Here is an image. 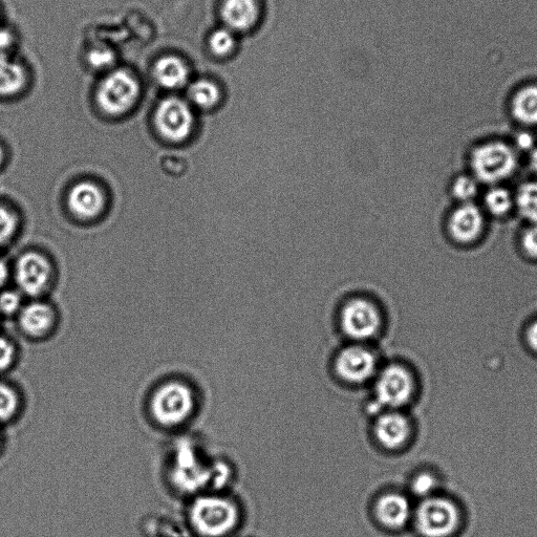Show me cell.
Segmentation results:
<instances>
[{
  "mask_svg": "<svg viewBox=\"0 0 537 537\" xmlns=\"http://www.w3.org/2000/svg\"><path fill=\"white\" fill-rule=\"evenodd\" d=\"M190 521L204 537H224L238 525L239 511L226 499L202 497L193 502Z\"/></svg>",
  "mask_w": 537,
  "mask_h": 537,
  "instance_id": "obj_1",
  "label": "cell"
},
{
  "mask_svg": "<svg viewBox=\"0 0 537 537\" xmlns=\"http://www.w3.org/2000/svg\"><path fill=\"white\" fill-rule=\"evenodd\" d=\"M470 165L477 180L496 184L514 173L518 166V157L509 145L489 142L475 148L470 157Z\"/></svg>",
  "mask_w": 537,
  "mask_h": 537,
  "instance_id": "obj_2",
  "label": "cell"
},
{
  "mask_svg": "<svg viewBox=\"0 0 537 537\" xmlns=\"http://www.w3.org/2000/svg\"><path fill=\"white\" fill-rule=\"evenodd\" d=\"M195 407V397L189 386L170 381L160 386L150 401V411L155 420L164 426L183 424Z\"/></svg>",
  "mask_w": 537,
  "mask_h": 537,
  "instance_id": "obj_3",
  "label": "cell"
},
{
  "mask_svg": "<svg viewBox=\"0 0 537 537\" xmlns=\"http://www.w3.org/2000/svg\"><path fill=\"white\" fill-rule=\"evenodd\" d=\"M380 307L369 296H352L340 309V326L347 336L356 340L370 339L382 327Z\"/></svg>",
  "mask_w": 537,
  "mask_h": 537,
  "instance_id": "obj_4",
  "label": "cell"
},
{
  "mask_svg": "<svg viewBox=\"0 0 537 537\" xmlns=\"http://www.w3.org/2000/svg\"><path fill=\"white\" fill-rule=\"evenodd\" d=\"M140 96V84L130 72L117 70L107 75L98 90V103L110 115L130 111Z\"/></svg>",
  "mask_w": 537,
  "mask_h": 537,
  "instance_id": "obj_5",
  "label": "cell"
},
{
  "mask_svg": "<svg viewBox=\"0 0 537 537\" xmlns=\"http://www.w3.org/2000/svg\"><path fill=\"white\" fill-rule=\"evenodd\" d=\"M459 524V510L448 500L428 499L418 508L416 527L423 537H450Z\"/></svg>",
  "mask_w": 537,
  "mask_h": 537,
  "instance_id": "obj_6",
  "label": "cell"
},
{
  "mask_svg": "<svg viewBox=\"0 0 537 537\" xmlns=\"http://www.w3.org/2000/svg\"><path fill=\"white\" fill-rule=\"evenodd\" d=\"M193 121L189 104L180 98H167L158 106L156 125L160 134L168 140L179 142L186 139Z\"/></svg>",
  "mask_w": 537,
  "mask_h": 537,
  "instance_id": "obj_7",
  "label": "cell"
},
{
  "mask_svg": "<svg viewBox=\"0 0 537 537\" xmlns=\"http://www.w3.org/2000/svg\"><path fill=\"white\" fill-rule=\"evenodd\" d=\"M414 392V381L400 365H391L378 378L377 402L380 406L398 407L408 402Z\"/></svg>",
  "mask_w": 537,
  "mask_h": 537,
  "instance_id": "obj_8",
  "label": "cell"
},
{
  "mask_svg": "<svg viewBox=\"0 0 537 537\" xmlns=\"http://www.w3.org/2000/svg\"><path fill=\"white\" fill-rule=\"evenodd\" d=\"M16 282L28 295H38L49 283L51 267L44 256L27 253L20 257L15 269Z\"/></svg>",
  "mask_w": 537,
  "mask_h": 537,
  "instance_id": "obj_9",
  "label": "cell"
},
{
  "mask_svg": "<svg viewBox=\"0 0 537 537\" xmlns=\"http://www.w3.org/2000/svg\"><path fill=\"white\" fill-rule=\"evenodd\" d=\"M174 480L184 491H193L211 477V472L202 466L195 449L189 444H182L177 450Z\"/></svg>",
  "mask_w": 537,
  "mask_h": 537,
  "instance_id": "obj_10",
  "label": "cell"
},
{
  "mask_svg": "<svg viewBox=\"0 0 537 537\" xmlns=\"http://www.w3.org/2000/svg\"><path fill=\"white\" fill-rule=\"evenodd\" d=\"M336 370L342 379L354 383L364 382L374 375L376 359L368 350L351 347L339 354Z\"/></svg>",
  "mask_w": 537,
  "mask_h": 537,
  "instance_id": "obj_11",
  "label": "cell"
},
{
  "mask_svg": "<svg viewBox=\"0 0 537 537\" xmlns=\"http://www.w3.org/2000/svg\"><path fill=\"white\" fill-rule=\"evenodd\" d=\"M484 216L474 203H465L451 214L448 228L451 236L459 243L474 242L484 229Z\"/></svg>",
  "mask_w": 537,
  "mask_h": 537,
  "instance_id": "obj_12",
  "label": "cell"
},
{
  "mask_svg": "<svg viewBox=\"0 0 537 537\" xmlns=\"http://www.w3.org/2000/svg\"><path fill=\"white\" fill-rule=\"evenodd\" d=\"M69 205L79 218H95L104 207L103 193L92 183H80L71 190Z\"/></svg>",
  "mask_w": 537,
  "mask_h": 537,
  "instance_id": "obj_13",
  "label": "cell"
},
{
  "mask_svg": "<svg viewBox=\"0 0 537 537\" xmlns=\"http://www.w3.org/2000/svg\"><path fill=\"white\" fill-rule=\"evenodd\" d=\"M257 0H225L222 17L226 28L233 32L246 31L259 19Z\"/></svg>",
  "mask_w": 537,
  "mask_h": 537,
  "instance_id": "obj_14",
  "label": "cell"
},
{
  "mask_svg": "<svg viewBox=\"0 0 537 537\" xmlns=\"http://www.w3.org/2000/svg\"><path fill=\"white\" fill-rule=\"evenodd\" d=\"M154 76L162 88L179 90L186 87L190 72L187 63L180 57L165 56L157 61Z\"/></svg>",
  "mask_w": 537,
  "mask_h": 537,
  "instance_id": "obj_15",
  "label": "cell"
},
{
  "mask_svg": "<svg viewBox=\"0 0 537 537\" xmlns=\"http://www.w3.org/2000/svg\"><path fill=\"white\" fill-rule=\"evenodd\" d=\"M376 515L384 527L398 530L410 520L411 507L399 494H388L377 503Z\"/></svg>",
  "mask_w": 537,
  "mask_h": 537,
  "instance_id": "obj_16",
  "label": "cell"
},
{
  "mask_svg": "<svg viewBox=\"0 0 537 537\" xmlns=\"http://www.w3.org/2000/svg\"><path fill=\"white\" fill-rule=\"evenodd\" d=\"M410 423L400 414H386L376 424L379 442L390 449L401 447L410 437Z\"/></svg>",
  "mask_w": 537,
  "mask_h": 537,
  "instance_id": "obj_17",
  "label": "cell"
},
{
  "mask_svg": "<svg viewBox=\"0 0 537 537\" xmlns=\"http://www.w3.org/2000/svg\"><path fill=\"white\" fill-rule=\"evenodd\" d=\"M54 312L46 304L35 303L27 306L20 313V327L32 337L47 334L54 325Z\"/></svg>",
  "mask_w": 537,
  "mask_h": 537,
  "instance_id": "obj_18",
  "label": "cell"
},
{
  "mask_svg": "<svg viewBox=\"0 0 537 537\" xmlns=\"http://www.w3.org/2000/svg\"><path fill=\"white\" fill-rule=\"evenodd\" d=\"M27 73L23 64L0 54V96H12L24 89Z\"/></svg>",
  "mask_w": 537,
  "mask_h": 537,
  "instance_id": "obj_19",
  "label": "cell"
},
{
  "mask_svg": "<svg viewBox=\"0 0 537 537\" xmlns=\"http://www.w3.org/2000/svg\"><path fill=\"white\" fill-rule=\"evenodd\" d=\"M512 115L526 125L537 124V87H527L514 96L511 104Z\"/></svg>",
  "mask_w": 537,
  "mask_h": 537,
  "instance_id": "obj_20",
  "label": "cell"
},
{
  "mask_svg": "<svg viewBox=\"0 0 537 537\" xmlns=\"http://www.w3.org/2000/svg\"><path fill=\"white\" fill-rule=\"evenodd\" d=\"M188 97L200 109L208 110L218 104L221 92L216 83L201 79L189 85Z\"/></svg>",
  "mask_w": 537,
  "mask_h": 537,
  "instance_id": "obj_21",
  "label": "cell"
},
{
  "mask_svg": "<svg viewBox=\"0 0 537 537\" xmlns=\"http://www.w3.org/2000/svg\"><path fill=\"white\" fill-rule=\"evenodd\" d=\"M514 201L521 216L537 225V183L529 182L522 185Z\"/></svg>",
  "mask_w": 537,
  "mask_h": 537,
  "instance_id": "obj_22",
  "label": "cell"
},
{
  "mask_svg": "<svg viewBox=\"0 0 537 537\" xmlns=\"http://www.w3.org/2000/svg\"><path fill=\"white\" fill-rule=\"evenodd\" d=\"M513 202L509 191L502 187L491 188L485 196L487 210L497 217L505 216L511 210Z\"/></svg>",
  "mask_w": 537,
  "mask_h": 537,
  "instance_id": "obj_23",
  "label": "cell"
},
{
  "mask_svg": "<svg viewBox=\"0 0 537 537\" xmlns=\"http://www.w3.org/2000/svg\"><path fill=\"white\" fill-rule=\"evenodd\" d=\"M19 408V397L7 384L0 383V422L11 420Z\"/></svg>",
  "mask_w": 537,
  "mask_h": 537,
  "instance_id": "obj_24",
  "label": "cell"
},
{
  "mask_svg": "<svg viewBox=\"0 0 537 537\" xmlns=\"http://www.w3.org/2000/svg\"><path fill=\"white\" fill-rule=\"evenodd\" d=\"M209 46L214 54L219 56L229 54L235 47L233 31L228 28H222L213 32L209 38Z\"/></svg>",
  "mask_w": 537,
  "mask_h": 537,
  "instance_id": "obj_25",
  "label": "cell"
},
{
  "mask_svg": "<svg viewBox=\"0 0 537 537\" xmlns=\"http://www.w3.org/2000/svg\"><path fill=\"white\" fill-rule=\"evenodd\" d=\"M453 193L462 204L472 203L478 195L477 179L469 176L458 177L453 184Z\"/></svg>",
  "mask_w": 537,
  "mask_h": 537,
  "instance_id": "obj_26",
  "label": "cell"
},
{
  "mask_svg": "<svg viewBox=\"0 0 537 537\" xmlns=\"http://www.w3.org/2000/svg\"><path fill=\"white\" fill-rule=\"evenodd\" d=\"M16 226L15 214L0 203V247L5 246L12 239Z\"/></svg>",
  "mask_w": 537,
  "mask_h": 537,
  "instance_id": "obj_27",
  "label": "cell"
},
{
  "mask_svg": "<svg viewBox=\"0 0 537 537\" xmlns=\"http://www.w3.org/2000/svg\"><path fill=\"white\" fill-rule=\"evenodd\" d=\"M21 305V298L17 292L4 291L0 293V314L13 315Z\"/></svg>",
  "mask_w": 537,
  "mask_h": 537,
  "instance_id": "obj_28",
  "label": "cell"
},
{
  "mask_svg": "<svg viewBox=\"0 0 537 537\" xmlns=\"http://www.w3.org/2000/svg\"><path fill=\"white\" fill-rule=\"evenodd\" d=\"M15 359L13 343L6 337L0 336V372L9 369Z\"/></svg>",
  "mask_w": 537,
  "mask_h": 537,
  "instance_id": "obj_29",
  "label": "cell"
},
{
  "mask_svg": "<svg viewBox=\"0 0 537 537\" xmlns=\"http://www.w3.org/2000/svg\"><path fill=\"white\" fill-rule=\"evenodd\" d=\"M90 61L98 69L110 67L115 61L114 53L111 50L95 49L91 52Z\"/></svg>",
  "mask_w": 537,
  "mask_h": 537,
  "instance_id": "obj_30",
  "label": "cell"
},
{
  "mask_svg": "<svg viewBox=\"0 0 537 537\" xmlns=\"http://www.w3.org/2000/svg\"><path fill=\"white\" fill-rule=\"evenodd\" d=\"M522 244L525 252L537 259V225H532L524 232Z\"/></svg>",
  "mask_w": 537,
  "mask_h": 537,
  "instance_id": "obj_31",
  "label": "cell"
},
{
  "mask_svg": "<svg viewBox=\"0 0 537 537\" xmlns=\"http://www.w3.org/2000/svg\"><path fill=\"white\" fill-rule=\"evenodd\" d=\"M436 482L432 476L421 475L413 483V490L418 496L426 497L435 488Z\"/></svg>",
  "mask_w": 537,
  "mask_h": 537,
  "instance_id": "obj_32",
  "label": "cell"
},
{
  "mask_svg": "<svg viewBox=\"0 0 537 537\" xmlns=\"http://www.w3.org/2000/svg\"><path fill=\"white\" fill-rule=\"evenodd\" d=\"M13 44V34L6 29H0V54H7Z\"/></svg>",
  "mask_w": 537,
  "mask_h": 537,
  "instance_id": "obj_33",
  "label": "cell"
},
{
  "mask_svg": "<svg viewBox=\"0 0 537 537\" xmlns=\"http://www.w3.org/2000/svg\"><path fill=\"white\" fill-rule=\"evenodd\" d=\"M517 145L522 150H530L534 146V140L531 135L523 133L518 136Z\"/></svg>",
  "mask_w": 537,
  "mask_h": 537,
  "instance_id": "obj_34",
  "label": "cell"
},
{
  "mask_svg": "<svg viewBox=\"0 0 537 537\" xmlns=\"http://www.w3.org/2000/svg\"><path fill=\"white\" fill-rule=\"evenodd\" d=\"M527 340L531 348L537 351V321L530 326L527 332Z\"/></svg>",
  "mask_w": 537,
  "mask_h": 537,
  "instance_id": "obj_35",
  "label": "cell"
},
{
  "mask_svg": "<svg viewBox=\"0 0 537 537\" xmlns=\"http://www.w3.org/2000/svg\"><path fill=\"white\" fill-rule=\"evenodd\" d=\"M9 269L5 261L0 257V289H2L8 281Z\"/></svg>",
  "mask_w": 537,
  "mask_h": 537,
  "instance_id": "obj_36",
  "label": "cell"
},
{
  "mask_svg": "<svg viewBox=\"0 0 537 537\" xmlns=\"http://www.w3.org/2000/svg\"><path fill=\"white\" fill-rule=\"evenodd\" d=\"M530 165L534 173L537 175V147L532 150L530 156Z\"/></svg>",
  "mask_w": 537,
  "mask_h": 537,
  "instance_id": "obj_37",
  "label": "cell"
},
{
  "mask_svg": "<svg viewBox=\"0 0 537 537\" xmlns=\"http://www.w3.org/2000/svg\"><path fill=\"white\" fill-rule=\"evenodd\" d=\"M5 162V150L2 145H0V167L3 166Z\"/></svg>",
  "mask_w": 537,
  "mask_h": 537,
  "instance_id": "obj_38",
  "label": "cell"
}]
</instances>
